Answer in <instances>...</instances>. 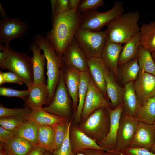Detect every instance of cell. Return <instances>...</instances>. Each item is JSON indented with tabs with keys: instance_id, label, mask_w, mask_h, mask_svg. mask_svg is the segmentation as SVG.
<instances>
[{
	"instance_id": "6da1fadb",
	"label": "cell",
	"mask_w": 155,
	"mask_h": 155,
	"mask_svg": "<svg viewBox=\"0 0 155 155\" xmlns=\"http://www.w3.org/2000/svg\"><path fill=\"white\" fill-rule=\"evenodd\" d=\"M82 18V14L74 9L62 13L52 19V29L46 33V37L60 57L62 58L80 29Z\"/></svg>"
},
{
	"instance_id": "7a4b0ae2",
	"label": "cell",
	"mask_w": 155,
	"mask_h": 155,
	"mask_svg": "<svg viewBox=\"0 0 155 155\" xmlns=\"http://www.w3.org/2000/svg\"><path fill=\"white\" fill-rule=\"evenodd\" d=\"M34 42L43 51L47 61V85L49 96L45 105H49L53 101L59 82L63 67L62 58L57 55L46 37L40 34L36 35Z\"/></svg>"
},
{
	"instance_id": "3957f363",
	"label": "cell",
	"mask_w": 155,
	"mask_h": 155,
	"mask_svg": "<svg viewBox=\"0 0 155 155\" xmlns=\"http://www.w3.org/2000/svg\"><path fill=\"white\" fill-rule=\"evenodd\" d=\"M140 18L137 11L123 13L116 18L107 25L106 40L121 44L126 43L140 32L138 24Z\"/></svg>"
},
{
	"instance_id": "277c9868",
	"label": "cell",
	"mask_w": 155,
	"mask_h": 155,
	"mask_svg": "<svg viewBox=\"0 0 155 155\" xmlns=\"http://www.w3.org/2000/svg\"><path fill=\"white\" fill-rule=\"evenodd\" d=\"M0 67L18 76L29 88L33 83L32 57L12 49L9 46L7 58L0 62Z\"/></svg>"
},
{
	"instance_id": "5b68a950",
	"label": "cell",
	"mask_w": 155,
	"mask_h": 155,
	"mask_svg": "<svg viewBox=\"0 0 155 155\" xmlns=\"http://www.w3.org/2000/svg\"><path fill=\"white\" fill-rule=\"evenodd\" d=\"M110 122L108 109L101 107L94 111L78 125L82 131L98 143L108 134Z\"/></svg>"
},
{
	"instance_id": "8992f818",
	"label": "cell",
	"mask_w": 155,
	"mask_h": 155,
	"mask_svg": "<svg viewBox=\"0 0 155 155\" xmlns=\"http://www.w3.org/2000/svg\"><path fill=\"white\" fill-rule=\"evenodd\" d=\"M124 11L123 3L121 1H116L113 7L107 11L100 12L93 10L86 12L82 14L80 29L100 31L104 26L123 13Z\"/></svg>"
},
{
	"instance_id": "52a82bcc",
	"label": "cell",
	"mask_w": 155,
	"mask_h": 155,
	"mask_svg": "<svg viewBox=\"0 0 155 155\" xmlns=\"http://www.w3.org/2000/svg\"><path fill=\"white\" fill-rule=\"evenodd\" d=\"M107 32L79 29L74 38L87 58L101 57L106 40Z\"/></svg>"
},
{
	"instance_id": "ba28073f",
	"label": "cell",
	"mask_w": 155,
	"mask_h": 155,
	"mask_svg": "<svg viewBox=\"0 0 155 155\" xmlns=\"http://www.w3.org/2000/svg\"><path fill=\"white\" fill-rule=\"evenodd\" d=\"M43 108L47 112L63 117L67 121L71 115L72 111H73L72 103L63 78L62 69L53 100L49 105Z\"/></svg>"
},
{
	"instance_id": "9c48e42d",
	"label": "cell",
	"mask_w": 155,
	"mask_h": 155,
	"mask_svg": "<svg viewBox=\"0 0 155 155\" xmlns=\"http://www.w3.org/2000/svg\"><path fill=\"white\" fill-rule=\"evenodd\" d=\"M101 107L113 109L109 100L104 96L91 77L81 113V123L94 111Z\"/></svg>"
},
{
	"instance_id": "30bf717a",
	"label": "cell",
	"mask_w": 155,
	"mask_h": 155,
	"mask_svg": "<svg viewBox=\"0 0 155 155\" xmlns=\"http://www.w3.org/2000/svg\"><path fill=\"white\" fill-rule=\"evenodd\" d=\"M28 24L18 18L0 20V44H9L12 40L24 36L29 29Z\"/></svg>"
},
{
	"instance_id": "8fae6325",
	"label": "cell",
	"mask_w": 155,
	"mask_h": 155,
	"mask_svg": "<svg viewBox=\"0 0 155 155\" xmlns=\"http://www.w3.org/2000/svg\"><path fill=\"white\" fill-rule=\"evenodd\" d=\"M138 122L134 117L123 111L117 135L116 150H121L129 146L136 133Z\"/></svg>"
},
{
	"instance_id": "7c38bea8",
	"label": "cell",
	"mask_w": 155,
	"mask_h": 155,
	"mask_svg": "<svg viewBox=\"0 0 155 155\" xmlns=\"http://www.w3.org/2000/svg\"><path fill=\"white\" fill-rule=\"evenodd\" d=\"M62 60L64 67L75 70L80 72L89 70L87 57L74 38L65 52Z\"/></svg>"
},
{
	"instance_id": "4fadbf2b",
	"label": "cell",
	"mask_w": 155,
	"mask_h": 155,
	"mask_svg": "<svg viewBox=\"0 0 155 155\" xmlns=\"http://www.w3.org/2000/svg\"><path fill=\"white\" fill-rule=\"evenodd\" d=\"M110 126L106 136L98 144L106 151L113 150L117 147L116 140L121 117L123 110V103L114 109H108Z\"/></svg>"
},
{
	"instance_id": "5bb4252c",
	"label": "cell",
	"mask_w": 155,
	"mask_h": 155,
	"mask_svg": "<svg viewBox=\"0 0 155 155\" xmlns=\"http://www.w3.org/2000/svg\"><path fill=\"white\" fill-rule=\"evenodd\" d=\"M136 92L141 106L155 95V75L140 69L134 82Z\"/></svg>"
},
{
	"instance_id": "9a60e30c",
	"label": "cell",
	"mask_w": 155,
	"mask_h": 155,
	"mask_svg": "<svg viewBox=\"0 0 155 155\" xmlns=\"http://www.w3.org/2000/svg\"><path fill=\"white\" fill-rule=\"evenodd\" d=\"M69 138L72 151L75 154L82 153L84 150L87 149H94L105 150L95 140L82 131L76 124L72 125V124L71 125Z\"/></svg>"
},
{
	"instance_id": "2e32d148",
	"label": "cell",
	"mask_w": 155,
	"mask_h": 155,
	"mask_svg": "<svg viewBox=\"0 0 155 155\" xmlns=\"http://www.w3.org/2000/svg\"><path fill=\"white\" fill-rule=\"evenodd\" d=\"M89 71L94 83L109 100L106 91L105 74L109 69L101 57L87 58Z\"/></svg>"
},
{
	"instance_id": "e0dca14e",
	"label": "cell",
	"mask_w": 155,
	"mask_h": 155,
	"mask_svg": "<svg viewBox=\"0 0 155 155\" xmlns=\"http://www.w3.org/2000/svg\"><path fill=\"white\" fill-rule=\"evenodd\" d=\"M155 141L153 125L139 121L136 133L129 147L144 148L150 150Z\"/></svg>"
},
{
	"instance_id": "ac0fdd59",
	"label": "cell",
	"mask_w": 155,
	"mask_h": 155,
	"mask_svg": "<svg viewBox=\"0 0 155 155\" xmlns=\"http://www.w3.org/2000/svg\"><path fill=\"white\" fill-rule=\"evenodd\" d=\"M62 72L65 84L72 99L74 117L76 112L78 104V92L80 80V72L63 66Z\"/></svg>"
},
{
	"instance_id": "d6986e66",
	"label": "cell",
	"mask_w": 155,
	"mask_h": 155,
	"mask_svg": "<svg viewBox=\"0 0 155 155\" xmlns=\"http://www.w3.org/2000/svg\"><path fill=\"white\" fill-rule=\"evenodd\" d=\"M123 48L121 44L106 40L101 58L116 78L118 75L119 60Z\"/></svg>"
},
{
	"instance_id": "ffe728a7",
	"label": "cell",
	"mask_w": 155,
	"mask_h": 155,
	"mask_svg": "<svg viewBox=\"0 0 155 155\" xmlns=\"http://www.w3.org/2000/svg\"><path fill=\"white\" fill-rule=\"evenodd\" d=\"M29 96L25 101L26 107L32 110L42 107L47 100L49 93L47 84H33L28 88Z\"/></svg>"
},
{
	"instance_id": "44dd1931",
	"label": "cell",
	"mask_w": 155,
	"mask_h": 155,
	"mask_svg": "<svg viewBox=\"0 0 155 155\" xmlns=\"http://www.w3.org/2000/svg\"><path fill=\"white\" fill-rule=\"evenodd\" d=\"M123 88V112L135 117L141 106L135 89L134 82L125 84Z\"/></svg>"
},
{
	"instance_id": "7402d4cb",
	"label": "cell",
	"mask_w": 155,
	"mask_h": 155,
	"mask_svg": "<svg viewBox=\"0 0 155 155\" xmlns=\"http://www.w3.org/2000/svg\"><path fill=\"white\" fill-rule=\"evenodd\" d=\"M30 48L33 53V83L35 84H45L44 68L46 59L45 55L44 53H41V50L34 42L31 44Z\"/></svg>"
},
{
	"instance_id": "603a6c76",
	"label": "cell",
	"mask_w": 155,
	"mask_h": 155,
	"mask_svg": "<svg viewBox=\"0 0 155 155\" xmlns=\"http://www.w3.org/2000/svg\"><path fill=\"white\" fill-rule=\"evenodd\" d=\"M105 77L106 93L112 108L114 109L122 103L123 88L117 83L110 69L106 73Z\"/></svg>"
},
{
	"instance_id": "cb8c5ba5",
	"label": "cell",
	"mask_w": 155,
	"mask_h": 155,
	"mask_svg": "<svg viewBox=\"0 0 155 155\" xmlns=\"http://www.w3.org/2000/svg\"><path fill=\"white\" fill-rule=\"evenodd\" d=\"M28 120L39 125L54 126L57 124L68 121L59 116L49 113L42 107L32 110L28 115Z\"/></svg>"
},
{
	"instance_id": "d4e9b609",
	"label": "cell",
	"mask_w": 155,
	"mask_h": 155,
	"mask_svg": "<svg viewBox=\"0 0 155 155\" xmlns=\"http://www.w3.org/2000/svg\"><path fill=\"white\" fill-rule=\"evenodd\" d=\"M39 125L28 119L13 131L14 136L21 137L33 146L37 145Z\"/></svg>"
},
{
	"instance_id": "484cf974",
	"label": "cell",
	"mask_w": 155,
	"mask_h": 155,
	"mask_svg": "<svg viewBox=\"0 0 155 155\" xmlns=\"http://www.w3.org/2000/svg\"><path fill=\"white\" fill-rule=\"evenodd\" d=\"M141 36L140 31L133 36L123 46L119 58V65L124 64L137 57Z\"/></svg>"
},
{
	"instance_id": "4316f807",
	"label": "cell",
	"mask_w": 155,
	"mask_h": 155,
	"mask_svg": "<svg viewBox=\"0 0 155 155\" xmlns=\"http://www.w3.org/2000/svg\"><path fill=\"white\" fill-rule=\"evenodd\" d=\"M80 80L79 92V101L76 112L73 117L75 124L81 122V115L86 95L88 86L91 77L89 70L80 72Z\"/></svg>"
},
{
	"instance_id": "83f0119b",
	"label": "cell",
	"mask_w": 155,
	"mask_h": 155,
	"mask_svg": "<svg viewBox=\"0 0 155 155\" xmlns=\"http://www.w3.org/2000/svg\"><path fill=\"white\" fill-rule=\"evenodd\" d=\"M37 145L53 153L55 150V132L53 126L39 125Z\"/></svg>"
},
{
	"instance_id": "f1b7e54d",
	"label": "cell",
	"mask_w": 155,
	"mask_h": 155,
	"mask_svg": "<svg viewBox=\"0 0 155 155\" xmlns=\"http://www.w3.org/2000/svg\"><path fill=\"white\" fill-rule=\"evenodd\" d=\"M140 31V45L151 53L155 51V21L143 24Z\"/></svg>"
},
{
	"instance_id": "f546056e",
	"label": "cell",
	"mask_w": 155,
	"mask_h": 155,
	"mask_svg": "<svg viewBox=\"0 0 155 155\" xmlns=\"http://www.w3.org/2000/svg\"><path fill=\"white\" fill-rule=\"evenodd\" d=\"M119 65L121 80L124 85L131 82H134L136 80L140 70L137 57Z\"/></svg>"
},
{
	"instance_id": "4dcf8cb0",
	"label": "cell",
	"mask_w": 155,
	"mask_h": 155,
	"mask_svg": "<svg viewBox=\"0 0 155 155\" xmlns=\"http://www.w3.org/2000/svg\"><path fill=\"white\" fill-rule=\"evenodd\" d=\"M134 117L138 121L154 124L155 122V95L140 107Z\"/></svg>"
},
{
	"instance_id": "1f68e13d",
	"label": "cell",
	"mask_w": 155,
	"mask_h": 155,
	"mask_svg": "<svg viewBox=\"0 0 155 155\" xmlns=\"http://www.w3.org/2000/svg\"><path fill=\"white\" fill-rule=\"evenodd\" d=\"M4 144L13 155H26L34 146L23 138L14 136Z\"/></svg>"
},
{
	"instance_id": "d6a6232c",
	"label": "cell",
	"mask_w": 155,
	"mask_h": 155,
	"mask_svg": "<svg viewBox=\"0 0 155 155\" xmlns=\"http://www.w3.org/2000/svg\"><path fill=\"white\" fill-rule=\"evenodd\" d=\"M138 62L140 69L155 75V63L151 53L140 45L138 49Z\"/></svg>"
},
{
	"instance_id": "836d02e7",
	"label": "cell",
	"mask_w": 155,
	"mask_h": 155,
	"mask_svg": "<svg viewBox=\"0 0 155 155\" xmlns=\"http://www.w3.org/2000/svg\"><path fill=\"white\" fill-rule=\"evenodd\" d=\"M73 119V116L68 122L65 139L59 148L53 152V155H76L72 151L69 138L70 128Z\"/></svg>"
},
{
	"instance_id": "e575fe53",
	"label": "cell",
	"mask_w": 155,
	"mask_h": 155,
	"mask_svg": "<svg viewBox=\"0 0 155 155\" xmlns=\"http://www.w3.org/2000/svg\"><path fill=\"white\" fill-rule=\"evenodd\" d=\"M28 115L0 117V125L7 130L14 131L28 119Z\"/></svg>"
},
{
	"instance_id": "d590c367",
	"label": "cell",
	"mask_w": 155,
	"mask_h": 155,
	"mask_svg": "<svg viewBox=\"0 0 155 155\" xmlns=\"http://www.w3.org/2000/svg\"><path fill=\"white\" fill-rule=\"evenodd\" d=\"M31 108H9L0 105V117H18L28 115L32 111Z\"/></svg>"
},
{
	"instance_id": "8d00e7d4",
	"label": "cell",
	"mask_w": 155,
	"mask_h": 155,
	"mask_svg": "<svg viewBox=\"0 0 155 155\" xmlns=\"http://www.w3.org/2000/svg\"><path fill=\"white\" fill-rule=\"evenodd\" d=\"M104 5L103 0H83L81 1L77 10L81 14L88 11L97 10L98 8Z\"/></svg>"
},
{
	"instance_id": "74e56055",
	"label": "cell",
	"mask_w": 155,
	"mask_h": 155,
	"mask_svg": "<svg viewBox=\"0 0 155 155\" xmlns=\"http://www.w3.org/2000/svg\"><path fill=\"white\" fill-rule=\"evenodd\" d=\"M68 121L59 123L53 126L55 132V150L59 148L65 139Z\"/></svg>"
},
{
	"instance_id": "f35d334b",
	"label": "cell",
	"mask_w": 155,
	"mask_h": 155,
	"mask_svg": "<svg viewBox=\"0 0 155 155\" xmlns=\"http://www.w3.org/2000/svg\"><path fill=\"white\" fill-rule=\"evenodd\" d=\"M29 92L26 90H19L1 86L0 88V95L7 97H18L25 101L29 96Z\"/></svg>"
},
{
	"instance_id": "ab89813d",
	"label": "cell",
	"mask_w": 155,
	"mask_h": 155,
	"mask_svg": "<svg viewBox=\"0 0 155 155\" xmlns=\"http://www.w3.org/2000/svg\"><path fill=\"white\" fill-rule=\"evenodd\" d=\"M120 151L127 155H155L150 150L141 148L129 147Z\"/></svg>"
},
{
	"instance_id": "60d3db41",
	"label": "cell",
	"mask_w": 155,
	"mask_h": 155,
	"mask_svg": "<svg viewBox=\"0 0 155 155\" xmlns=\"http://www.w3.org/2000/svg\"><path fill=\"white\" fill-rule=\"evenodd\" d=\"M2 74L4 79V83H14L22 85L23 82L22 80L15 73L9 71L2 72Z\"/></svg>"
},
{
	"instance_id": "b9f144b4",
	"label": "cell",
	"mask_w": 155,
	"mask_h": 155,
	"mask_svg": "<svg viewBox=\"0 0 155 155\" xmlns=\"http://www.w3.org/2000/svg\"><path fill=\"white\" fill-rule=\"evenodd\" d=\"M70 10L69 0H56V9L54 17L62 13Z\"/></svg>"
},
{
	"instance_id": "7bdbcfd3",
	"label": "cell",
	"mask_w": 155,
	"mask_h": 155,
	"mask_svg": "<svg viewBox=\"0 0 155 155\" xmlns=\"http://www.w3.org/2000/svg\"><path fill=\"white\" fill-rule=\"evenodd\" d=\"M13 131L6 129L1 126H0V141L5 143L9 139L14 136Z\"/></svg>"
},
{
	"instance_id": "ee69618b",
	"label": "cell",
	"mask_w": 155,
	"mask_h": 155,
	"mask_svg": "<svg viewBox=\"0 0 155 155\" xmlns=\"http://www.w3.org/2000/svg\"><path fill=\"white\" fill-rule=\"evenodd\" d=\"M47 150L38 145L34 146L26 155H44Z\"/></svg>"
},
{
	"instance_id": "f6af8a7d",
	"label": "cell",
	"mask_w": 155,
	"mask_h": 155,
	"mask_svg": "<svg viewBox=\"0 0 155 155\" xmlns=\"http://www.w3.org/2000/svg\"><path fill=\"white\" fill-rule=\"evenodd\" d=\"M105 150L94 149H90L84 150L82 152L84 155H105Z\"/></svg>"
},
{
	"instance_id": "bcb514c9",
	"label": "cell",
	"mask_w": 155,
	"mask_h": 155,
	"mask_svg": "<svg viewBox=\"0 0 155 155\" xmlns=\"http://www.w3.org/2000/svg\"><path fill=\"white\" fill-rule=\"evenodd\" d=\"M81 1L69 0V5L70 10L77 9Z\"/></svg>"
},
{
	"instance_id": "7dc6e473",
	"label": "cell",
	"mask_w": 155,
	"mask_h": 155,
	"mask_svg": "<svg viewBox=\"0 0 155 155\" xmlns=\"http://www.w3.org/2000/svg\"><path fill=\"white\" fill-rule=\"evenodd\" d=\"M105 155H127L120 150L115 149L113 150H107L106 151Z\"/></svg>"
},
{
	"instance_id": "c3c4849f",
	"label": "cell",
	"mask_w": 155,
	"mask_h": 155,
	"mask_svg": "<svg viewBox=\"0 0 155 155\" xmlns=\"http://www.w3.org/2000/svg\"><path fill=\"white\" fill-rule=\"evenodd\" d=\"M51 4V8L52 10V18L54 17L56 9V0H50Z\"/></svg>"
},
{
	"instance_id": "681fc988",
	"label": "cell",
	"mask_w": 155,
	"mask_h": 155,
	"mask_svg": "<svg viewBox=\"0 0 155 155\" xmlns=\"http://www.w3.org/2000/svg\"><path fill=\"white\" fill-rule=\"evenodd\" d=\"M0 12L3 19H8L9 18L1 3H0Z\"/></svg>"
},
{
	"instance_id": "f907efd6",
	"label": "cell",
	"mask_w": 155,
	"mask_h": 155,
	"mask_svg": "<svg viewBox=\"0 0 155 155\" xmlns=\"http://www.w3.org/2000/svg\"><path fill=\"white\" fill-rule=\"evenodd\" d=\"M3 146L4 151V155H13L10 152L5 144L4 143H3Z\"/></svg>"
},
{
	"instance_id": "816d5d0a",
	"label": "cell",
	"mask_w": 155,
	"mask_h": 155,
	"mask_svg": "<svg viewBox=\"0 0 155 155\" xmlns=\"http://www.w3.org/2000/svg\"><path fill=\"white\" fill-rule=\"evenodd\" d=\"M0 155H4L3 143L1 142L0 143Z\"/></svg>"
},
{
	"instance_id": "f5cc1de1",
	"label": "cell",
	"mask_w": 155,
	"mask_h": 155,
	"mask_svg": "<svg viewBox=\"0 0 155 155\" xmlns=\"http://www.w3.org/2000/svg\"><path fill=\"white\" fill-rule=\"evenodd\" d=\"M4 79L3 76L2 74V71L0 72V85H1L3 84H4Z\"/></svg>"
},
{
	"instance_id": "db71d44e",
	"label": "cell",
	"mask_w": 155,
	"mask_h": 155,
	"mask_svg": "<svg viewBox=\"0 0 155 155\" xmlns=\"http://www.w3.org/2000/svg\"><path fill=\"white\" fill-rule=\"evenodd\" d=\"M155 129V122L153 124ZM150 151L152 152L155 153V141L154 142L150 150Z\"/></svg>"
},
{
	"instance_id": "11a10c76",
	"label": "cell",
	"mask_w": 155,
	"mask_h": 155,
	"mask_svg": "<svg viewBox=\"0 0 155 155\" xmlns=\"http://www.w3.org/2000/svg\"><path fill=\"white\" fill-rule=\"evenodd\" d=\"M44 155H53V153L49 151H46Z\"/></svg>"
},
{
	"instance_id": "9f6ffc18",
	"label": "cell",
	"mask_w": 155,
	"mask_h": 155,
	"mask_svg": "<svg viewBox=\"0 0 155 155\" xmlns=\"http://www.w3.org/2000/svg\"><path fill=\"white\" fill-rule=\"evenodd\" d=\"M152 57L155 63V51L151 53Z\"/></svg>"
},
{
	"instance_id": "6f0895ef",
	"label": "cell",
	"mask_w": 155,
	"mask_h": 155,
	"mask_svg": "<svg viewBox=\"0 0 155 155\" xmlns=\"http://www.w3.org/2000/svg\"><path fill=\"white\" fill-rule=\"evenodd\" d=\"M76 155H84L83 153H79L76 154Z\"/></svg>"
}]
</instances>
